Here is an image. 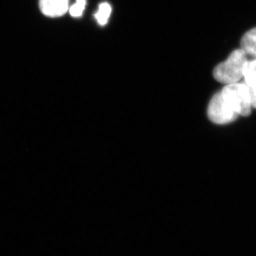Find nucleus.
<instances>
[{"label": "nucleus", "instance_id": "obj_4", "mask_svg": "<svg viewBox=\"0 0 256 256\" xmlns=\"http://www.w3.org/2000/svg\"><path fill=\"white\" fill-rule=\"evenodd\" d=\"M40 8L45 16L60 18L69 10V0H40Z\"/></svg>", "mask_w": 256, "mask_h": 256}, {"label": "nucleus", "instance_id": "obj_3", "mask_svg": "<svg viewBox=\"0 0 256 256\" xmlns=\"http://www.w3.org/2000/svg\"><path fill=\"white\" fill-rule=\"evenodd\" d=\"M238 116L220 92L214 96L208 108V117L212 122L217 124H232Z\"/></svg>", "mask_w": 256, "mask_h": 256}, {"label": "nucleus", "instance_id": "obj_1", "mask_svg": "<svg viewBox=\"0 0 256 256\" xmlns=\"http://www.w3.org/2000/svg\"><path fill=\"white\" fill-rule=\"evenodd\" d=\"M248 62V56L242 48L234 50L226 62L216 67L214 77L217 82L226 85L238 82L244 78Z\"/></svg>", "mask_w": 256, "mask_h": 256}, {"label": "nucleus", "instance_id": "obj_9", "mask_svg": "<svg viewBox=\"0 0 256 256\" xmlns=\"http://www.w3.org/2000/svg\"><path fill=\"white\" fill-rule=\"evenodd\" d=\"M250 88V102L252 108H256V87L249 88Z\"/></svg>", "mask_w": 256, "mask_h": 256}, {"label": "nucleus", "instance_id": "obj_2", "mask_svg": "<svg viewBox=\"0 0 256 256\" xmlns=\"http://www.w3.org/2000/svg\"><path fill=\"white\" fill-rule=\"evenodd\" d=\"M220 94L239 116L248 117L252 114L250 88L245 82L226 85Z\"/></svg>", "mask_w": 256, "mask_h": 256}, {"label": "nucleus", "instance_id": "obj_5", "mask_svg": "<svg viewBox=\"0 0 256 256\" xmlns=\"http://www.w3.org/2000/svg\"><path fill=\"white\" fill-rule=\"evenodd\" d=\"M240 48L248 56L256 58V28H254L244 34L240 41Z\"/></svg>", "mask_w": 256, "mask_h": 256}, {"label": "nucleus", "instance_id": "obj_8", "mask_svg": "<svg viewBox=\"0 0 256 256\" xmlns=\"http://www.w3.org/2000/svg\"><path fill=\"white\" fill-rule=\"evenodd\" d=\"M86 6V0H76V3L69 9L70 14L73 18H80L82 16Z\"/></svg>", "mask_w": 256, "mask_h": 256}, {"label": "nucleus", "instance_id": "obj_7", "mask_svg": "<svg viewBox=\"0 0 256 256\" xmlns=\"http://www.w3.org/2000/svg\"><path fill=\"white\" fill-rule=\"evenodd\" d=\"M111 12H112V8L108 3L101 4L99 6L98 12L95 15V18L99 24L101 26H105L108 22Z\"/></svg>", "mask_w": 256, "mask_h": 256}, {"label": "nucleus", "instance_id": "obj_6", "mask_svg": "<svg viewBox=\"0 0 256 256\" xmlns=\"http://www.w3.org/2000/svg\"><path fill=\"white\" fill-rule=\"evenodd\" d=\"M244 78L248 86L256 87V58L248 62L244 70Z\"/></svg>", "mask_w": 256, "mask_h": 256}]
</instances>
